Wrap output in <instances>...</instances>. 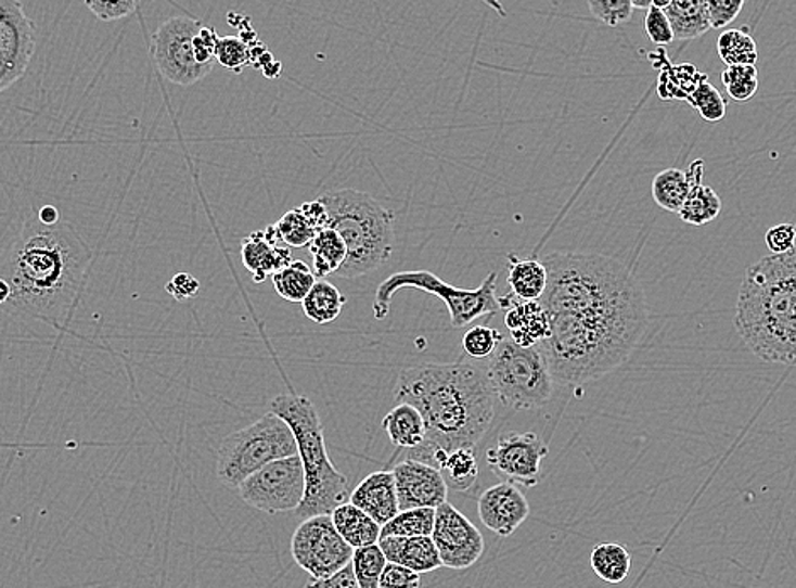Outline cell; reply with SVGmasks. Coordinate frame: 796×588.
Here are the masks:
<instances>
[{"label":"cell","instance_id":"cell-1","mask_svg":"<svg viewBox=\"0 0 796 588\" xmlns=\"http://www.w3.org/2000/svg\"><path fill=\"white\" fill-rule=\"evenodd\" d=\"M542 295L551 333L542 343L554 382H595L626 363L650 324L646 297L632 271L612 256H545Z\"/></svg>","mask_w":796,"mask_h":588},{"label":"cell","instance_id":"cell-2","mask_svg":"<svg viewBox=\"0 0 796 588\" xmlns=\"http://www.w3.org/2000/svg\"><path fill=\"white\" fill-rule=\"evenodd\" d=\"M394 397L397 404L414 406L425 422V442L407 451L406 460L431 466L441 451L475 449L496 416L487 370L472 361L406 368L398 375Z\"/></svg>","mask_w":796,"mask_h":588},{"label":"cell","instance_id":"cell-3","mask_svg":"<svg viewBox=\"0 0 796 588\" xmlns=\"http://www.w3.org/2000/svg\"><path fill=\"white\" fill-rule=\"evenodd\" d=\"M90 264L92 250L74 226L60 222L48 228L38 219L29 222L0 276L11 286L5 309L50 324L68 321Z\"/></svg>","mask_w":796,"mask_h":588},{"label":"cell","instance_id":"cell-4","mask_svg":"<svg viewBox=\"0 0 796 588\" xmlns=\"http://www.w3.org/2000/svg\"><path fill=\"white\" fill-rule=\"evenodd\" d=\"M734 324L756 357L796 367V250L747 268Z\"/></svg>","mask_w":796,"mask_h":588},{"label":"cell","instance_id":"cell-5","mask_svg":"<svg viewBox=\"0 0 796 588\" xmlns=\"http://www.w3.org/2000/svg\"><path fill=\"white\" fill-rule=\"evenodd\" d=\"M270 412L291 426L306 472V497L295 517L333 514L348 500L349 484L329 458L318 409L306 395L283 394L271 400Z\"/></svg>","mask_w":796,"mask_h":588},{"label":"cell","instance_id":"cell-6","mask_svg":"<svg viewBox=\"0 0 796 588\" xmlns=\"http://www.w3.org/2000/svg\"><path fill=\"white\" fill-rule=\"evenodd\" d=\"M329 228L339 232L348 258L336 276L358 279L387 264L395 248V214L360 190L343 189L322 194Z\"/></svg>","mask_w":796,"mask_h":588},{"label":"cell","instance_id":"cell-7","mask_svg":"<svg viewBox=\"0 0 796 588\" xmlns=\"http://www.w3.org/2000/svg\"><path fill=\"white\" fill-rule=\"evenodd\" d=\"M298 455L291 426L267 414L252 426L231 433L217 448V478L228 488H240L246 478L273 461Z\"/></svg>","mask_w":796,"mask_h":588},{"label":"cell","instance_id":"cell-8","mask_svg":"<svg viewBox=\"0 0 796 588\" xmlns=\"http://www.w3.org/2000/svg\"><path fill=\"white\" fill-rule=\"evenodd\" d=\"M485 370L497 399L512 409H539L553 395L554 380L541 345L521 348L503 337Z\"/></svg>","mask_w":796,"mask_h":588},{"label":"cell","instance_id":"cell-9","mask_svg":"<svg viewBox=\"0 0 796 588\" xmlns=\"http://www.w3.org/2000/svg\"><path fill=\"white\" fill-rule=\"evenodd\" d=\"M497 279L499 273L490 271L487 279L479 286L466 291L458 286L442 282L439 277L429 270L400 271L383 280L376 289L375 301H373V318L376 321L387 318L390 312V304L394 295L402 289H418L441 298L449 310L452 328H464L472 324L482 316H493L499 312V295H497Z\"/></svg>","mask_w":796,"mask_h":588},{"label":"cell","instance_id":"cell-10","mask_svg":"<svg viewBox=\"0 0 796 588\" xmlns=\"http://www.w3.org/2000/svg\"><path fill=\"white\" fill-rule=\"evenodd\" d=\"M292 557L312 580L333 577L352 562L351 546L341 538L331 515L304 519L291 542Z\"/></svg>","mask_w":796,"mask_h":588},{"label":"cell","instance_id":"cell-11","mask_svg":"<svg viewBox=\"0 0 796 588\" xmlns=\"http://www.w3.org/2000/svg\"><path fill=\"white\" fill-rule=\"evenodd\" d=\"M306 472L300 457L282 458L253 473L237 488L241 499L267 514L295 512L306 497Z\"/></svg>","mask_w":796,"mask_h":588},{"label":"cell","instance_id":"cell-12","mask_svg":"<svg viewBox=\"0 0 796 588\" xmlns=\"http://www.w3.org/2000/svg\"><path fill=\"white\" fill-rule=\"evenodd\" d=\"M204 24L189 16L165 21L153 35V59L159 74L177 86H194L213 72L195 59L194 39Z\"/></svg>","mask_w":796,"mask_h":588},{"label":"cell","instance_id":"cell-13","mask_svg":"<svg viewBox=\"0 0 796 588\" xmlns=\"http://www.w3.org/2000/svg\"><path fill=\"white\" fill-rule=\"evenodd\" d=\"M548 453L549 448L538 434L511 431L488 449L487 461L506 484L532 488L541 482V464Z\"/></svg>","mask_w":796,"mask_h":588},{"label":"cell","instance_id":"cell-14","mask_svg":"<svg viewBox=\"0 0 796 588\" xmlns=\"http://www.w3.org/2000/svg\"><path fill=\"white\" fill-rule=\"evenodd\" d=\"M431 538L446 568L466 570L484 557V535L452 503L446 502L436 509V523Z\"/></svg>","mask_w":796,"mask_h":588},{"label":"cell","instance_id":"cell-15","mask_svg":"<svg viewBox=\"0 0 796 588\" xmlns=\"http://www.w3.org/2000/svg\"><path fill=\"white\" fill-rule=\"evenodd\" d=\"M35 51V27L20 2L0 0V92L23 77Z\"/></svg>","mask_w":796,"mask_h":588},{"label":"cell","instance_id":"cell-16","mask_svg":"<svg viewBox=\"0 0 796 588\" xmlns=\"http://www.w3.org/2000/svg\"><path fill=\"white\" fill-rule=\"evenodd\" d=\"M400 512L412 509H437L448 502V482L439 470L415 460H403L395 464Z\"/></svg>","mask_w":796,"mask_h":588},{"label":"cell","instance_id":"cell-17","mask_svg":"<svg viewBox=\"0 0 796 588\" xmlns=\"http://www.w3.org/2000/svg\"><path fill=\"white\" fill-rule=\"evenodd\" d=\"M530 508L521 488L515 485H491L479 496L478 515L485 527L506 538L514 535L521 524L529 517Z\"/></svg>","mask_w":796,"mask_h":588},{"label":"cell","instance_id":"cell-18","mask_svg":"<svg viewBox=\"0 0 796 588\" xmlns=\"http://www.w3.org/2000/svg\"><path fill=\"white\" fill-rule=\"evenodd\" d=\"M282 244L279 229L274 225L244 238L241 243V259L256 283H264L268 276H273L294 261L292 250Z\"/></svg>","mask_w":796,"mask_h":588},{"label":"cell","instance_id":"cell-19","mask_svg":"<svg viewBox=\"0 0 796 588\" xmlns=\"http://www.w3.org/2000/svg\"><path fill=\"white\" fill-rule=\"evenodd\" d=\"M500 310L505 312V325L512 341L521 348L542 345L551 333L549 316L539 301H521L514 294L499 297Z\"/></svg>","mask_w":796,"mask_h":588},{"label":"cell","instance_id":"cell-20","mask_svg":"<svg viewBox=\"0 0 796 588\" xmlns=\"http://www.w3.org/2000/svg\"><path fill=\"white\" fill-rule=\"evenodd\" d=\"M349 503L370 515L382 527L390 523L391 519L400 512L394 473L387 470L370 473L349 494Z\"/></svg>","mask_w":796,"mask_h":588},{"label":"cell","instance_id":"cell-21","mask_svg":"<svg viewBox=\"0 0 796 588\" xmlns=\"http://www.w3.org/2000/svg\"><path fill=\"white\" fill-rule=\"evenodd\" d=\"M274 226L279 229L280 240L288 248H304L312 243L319 231L329 228L328 209L319 199L306 202L297 209L283 214Z\"/></svg>","mask_w":796,"mask_h":588},{"label":"cell","instance_id":"cell-22","mask_svg":"<svg viewBox=\"0 0 796 588\" xmlns=\"http://www.w3.org/2000/svg\"><path fill=\"white\" fill-rule=\"evenodd\" d=\"M388 563L403 566L412 572L429 573L441 568V558L437 553L433 538H382L378 541Z\"/></svg>","mask_w":796,"mask_h":588},{"label":"cell","instance_id":"cell-23","mask_svg":"<svg viewBox=\"0 0 796 588\" xmlns=\"http://www.w3.org/2000/svg\"><path fill=\"white\" fill-rule=\"evenodd\" d=\"M704 162L696 159L689 171L680 168H668L659 171L653 180V199L662 209L668 213H680L690 190L702 179Z\"/></svg>","mask_w":796,"mask_h":588},{"label":"cell","instance_id":"cell-24","mask_svg":"<svg viewBox=\"0 0 796 588\" xmlns=\"http://www.w3.org/2000/svg\"><path fill=\"white\" fill-rule=\"evenodd\" d=\"M382 427L397 449L419 448L425 442V422L410 404H397L382 421Z\"/></svg>","mask_w":796,"mask_h":588},{"label":"cell","instance_id":"cell-25","mask_svg":"<svg viewBox=\"0 0 796 588\" xmlns=\"http://www.w3.org/2000/svg\"><path fill=\"white\" fill-rule=\"evenodd\" d=\"M334 527L352 550L378 545L382 526L352 503L346 502L331 514Z\"/></svg>","mask_w":796,"mask_h":588},{"label":"cell","instance_id":"cell-26","mask_svg":"<svg viewBox=\"0 0 796 588\" xmlns=\"http://www.w3.org/2000/svg\"><path fill=\"white\" fill-rule=\"evenodd\" d=\"M506 280L511 294L521 301H541L548 286V270L538 259H521L512 253Z\"/></svg>","mask_w":796,"mask_h":588},{"label":"cell","instance_id":"cell-27","mask_svg":"<svg viewBox=\"0 0 796 588\" xmlns=\"http://www.w3.org/2000/svg\"><path fill=\"white\" fill-rule=\"evenodd\" d=\"M672 36L681 41L699 38L710 29L705 0H671L665 9Z\"/></svg>","mask_w":796,"mask_h":588},{"label":"cell","instance_id":"cell-28","mask_svg":"<svg viewBox=\"0 0 796 588\" xmlns=\"http://www.w3.org/2000/svg\"><path fill=\"white\" fill-rule=\"evenodd\" d=\"M309 252L313 258V276L318 280H324L331 273L336 276L348 258L345 241L333 228L319 231L318 237L313 238L312 243L309 244Z\"/></svg>","mask_w":796,"mask_h":588},{"label":"cell","instance_id":"cell-29","mask_svg":"<svg viewBox=\"0 0 796 588\" xmlns=\"http://www.w3.org/2000/svg\"><path fill=\"white\" fill-rule=\"evenodd\" d=\"M348 298L341 294L339 289L325 280H318L312 291L301 303V309L310 321L324 325L339 318Z\"/></svg>","mask_w":796,"mask_h":588},{"label":"cell","instance_id":"cell-30","mask_svg":"<svg viewBox=\"0 0 796 588\" xmlns=\"http://www.w3.org/2000/svg\"><path fill=\"white\" fill-rule=\"evenodd\" d=\"M590 565L605 584H622L632 566L629 551L619 542H600L590 554Z\"/></svg>","mask_w":796,"mask_h":588},{"label":"cell","instance_id":"cell-31","mask_svg":"<svg viewBox=\"0 0 796 588\" xmlns=\"http://www.w3.org/2000/svg\"><path fill=\"white\" fill-rule=\"evenodd\" d=\"M271 282L280 297L285 298L288 303L301 304L307 294L312 291L318 279L313 276L309 265L304 264L300 259H294L291 265L273 273Z\"/></svg>","mask_w":796,"mask_h":588},{"label":"cell","instance_id":"cell-32","mask_svg":"<svg viewBox=\"0 0 796 588\" xmlns=\"http://www.w3.org/2000/svg\"><path fill=\"white\" fill-rule=\"evenodd\" d=\"M722 210V201L711 187L696 182L690 190L689 197L684 201L678 216L681 221L692 226H704L716 221Z\"/></svg>","mask_w":796,"mask_h":588},{"label":"cell","instance_id":"cell-33","mask_svg":"<svg viewBox=\"0 0 796 588\" xmlns=\"http://www.w3.org/2000/svg\"><path fill=\"white\" fill-rule=\"evenodd\" d=\"M434 523H436V509H412V511L398 512L390 523L382 527V538H431L433 536Z\"/></svg>","mask_w":796,"mask_h":588},{"label":"cell","instance_id":"cell-34","mask_svg":"<svg viewBox=\"0 0 796 588\" xmlns=\"http://www.w3.org/2000/svg\"><path fill=\"white\" fill-rule=\"evenodd\" d=\"M717 50L727 66L756 65L758 62V47L747 27L723 31Z\"/></svg>","mask_w":796,"mask_h":588},{"label":"cell","instance_id":"cell-35","mask_svg":"<svg viewBox=\"0 0 796 588\" xmlns=\"http://www.w3.org/2000/svg\"><path fill=\"white\" fill-rule=\"evenodd\" d=\"M448 473L449 484L457 491H466L478 481L479 469L475 449H454L446 458L441 473Z\"/></svg>","mask_w":796,"mask_h":588},{"label":"cell","instance_id":"cell-36","mask_svg":"<svg viewBox=\"0 0 796 588\" xmlns=\"http://www.w3.org/2000/svg\"><path fill=\"white\" fill-rule=\"evenodd\" d=\"M387 558L378 545L358 548L352 553V572L360 588H378L380 577L387 566Z\"/></svg>","mask_w":796,"mask_h":588},{"label":"cell","instance_id":"cell-37","mask_svg":"<svg viewBox=\"0 0 796 588\" xmlns=\"http://www.w3.org/2000/svg\"><path fill=\"white\" fill-rule=\"evenodd\" d=\"M722 81L732 101H750L759 89L758 68L756 65L727 66Z\"/></svg>","mask_w":796,"mask_h":588},{"label":"cell","instance_id":"cell-38","mask_svg":"<svg viewBox=\"0 0 796 588\" xmlns=\"http://www.w3.org/2000/svg\"><path fill=\"white\" fill-rule=\"evenodd\" d=\"M690 105L695 108L702 119L707 123H720L727 114V101L717 87L708 84V80L702 81L696 87L695 92L689 98Z\"/></svg>","mask_w":796,"mask_h":588},{"label":"cell","instance_id":"cell-39","mask_svg":"<svg viewBox=\"0 0 796 588\" xmlns=\"http://www.w3.org/2000/svg\"><path fill=\"white\" fill-rule=\"evenodd\" d=\"M503 336L490 325H475L472 330L466 331L463 336V351L466 357L475 358V360H484L490 358L496 349L502 343Z\"/></svg>","mask_w":796,"mask_h":588},{"label":"cell","instance_id":"cell-40","mask_svg":"<svg viewBox=\"0 0 796 588\" xmlns=\"http://www.w3.org/2000/svg\"><path fill=\"white\" fill-rule=\"evenodd\" d=\"M216 62L221 63L228 71L240 74L244 66L249 65V47L240 36L219 38L216 47Z\"/></svg>","mask_w":796,"mask_h":588},{"label":"cell","instance_id":"cell-41","mask_svg":"<svg viewBox=\"0 0 796 588\" xmlns=\"http://www.w3.org/2000/svg\"><path fill=\"white\" fill-rule=\"evenodd\" d=\"M588 9L595 20L611 27L627 23L634 11L630 0H590Z\"/></svg>","mask_w":796,"mask_h":588},{"label":"cell","instance_id":"cell-42","mask_svg":"<svg viewBox=\"0 0 796 588\" xmlns=\"http://www.w3.org/2000/svg\"><path fill=\"white\" fill-rule=\"evenodd\" d=\"M744 2H732V0H705V11H707L708 24L710 29H720V27L729 26L737 20L739 14L743 11Z\"/></svg>","mask_w":796,"mask_h":588},{"label":"cell","instance_id":"cell-43","mask_svg":"<svg viewBox=\"0 0 796 588\" xmlns=\"http://www.w3.org/2000/svg\"><path fill=\"white\" fill-rule=\"evenodd\" d=\"M86 5L98 20L111 23V21H119L123 17L131 16L132 12L140 8V2H134V0H119V2L87 0Z\"/></svg>","mask_w":796,"mask_h":588},{"label":"cell","instance_id":"cell-44","mask_svg":"<svg viewBox=\"0 0 796 588\" xmlns=\"http://www.w3.org/2000/svg\"><path fill=\"white\" fill-rule=\"evenodd\" d=\"M644 29H646V35L650 36L651 43L657 44V47H666V44L672 43V39H675L671 24H669L665 11L654 8V5H651L650 11L644 16Z\"/></svg>","mask_w":796,"mask_h":588},{"label":"cell","instance_id":"cell-45","mask_svg":"<svg viewBox=\"0 0 796 588\" xmlns=\"http://www.w3.org/2000/svg\"><path fill=\"white\" fill-rule=\"evenodd\" d=\"M421 585L419 573L395 563H387L380 577L378 588H421Z\"/></svg>","mask_w":796,"mask_h":588},{"label":"cell","instance_id":"cell-46","mask_svg":"<svg viewBox=\"0 0 796 588\" xmlns=\"http://www.w3.org/2000/svg\"><path fill=\"white\" fill-rule=\"evenodd\" d=\"M766 244L773 255H786L796 250V228L793 225H778L766 231Z\"/></svg>","mask_w":796,"mask_h":588},{"label":"cell","instance_id":"cell-47","mask_svg":"<svg viewBox=\"0 0 796 588\" xmlns=\"http://www.w3.org/2000/svg\"><path fill=\"white\" fill-rule=\"evenodd\" d=\"M219 41L216 29L210 26H202L194 39L195 59L201 65H216V47Z\"/></svg>","mask_w":796,"mask_h":588},{"label":"cell","instance_id":"cell-48","mask_svg":"<svg viewBox=\"0 0 796 588\" xmlns=\"http://www.w3.org/2000/svg\"><path fill=\"white\" fill-rule=\"evenodd\" d=\"M168 294L177 301V303H187L189 298H194L201 291V283L195 277L190 276L187 271H180L170 282L167 283Z\"/></svg>","mask_w":796,"mask_h":588},{"label":"cell","instance_id":"cell-49","mask_svg":"<svg viewBox=\"0 0 796 588\" xmlns=\"http://www.w3.org/2000/svg\"><path fill=\"white\" fill-rule=\"evenodd\" d=\"M309 588H360V585H358L352 565L349 563L346 568L341 570L333 577L310 581Z\"/></svg>","mask_w":796,"mask_h":588},{"label":"cell","instance_id":"cell-50","mask_svg":"<svg viewBox=\"0 0 796 588\" xmlns=\"http://www.w3.org/2000/svg\"><path fill=\"white\" fill-rule=\"evenodd\" d=\"M38 221L43 226H48V228L60 225L59 209L54 205H44L39 209Z\"/></svg>","mask_w":796,"mask_h":588},{"label":"cell","instance_id":"cell-51","mask_svg":"<svg viewBox=\"0 0 796 588\" xmlns=\"http://www.w3.org/2000/svg\"><path fill=\"white\" fill-rule=\"evenodd\" d=\"M9 298H11V286L0 277V306H5L9 303Z\"/></svg>","mask_w":796,"mask_h":588},{"label":"cell","instance_id":"cell-52","mask_svg":"<svg viewBox=\"0 0 796 588\" xmlns=\"http://www.w3.org/2000/svg\"><path fill=\"white\" fill-rule=\"evenodd\" d=\"M630 4H632V8L634 9H644V11H650L651 5H653V0H646V2H642V0H630Z\"/></svg>","mask_w":796,"mask_h":588}]
</instances>
